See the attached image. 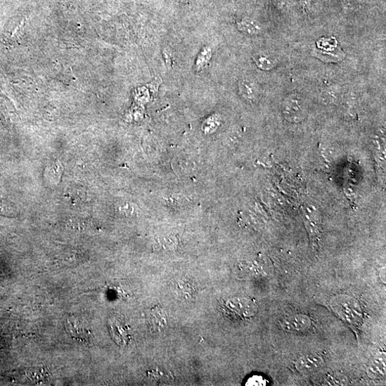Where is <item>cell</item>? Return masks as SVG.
I'll use <instances>...</instances> for the list:
<instances>
[{"mask_svg": "<svg viewBox=\"0 0 386 386\" xmlns=\"http://www.w3.org/2000/svg\"><path fill=\"white\" fill-rule=\"evenodd\" d=\"M165 202L169 206L178 207L184 202V198L177 194L169 195L164 198Z\"/></svg>", "mask_w": 386, "mask_h": 386, "instance_id": "4fadbf2b", "label": "cell"}, {"mask_svg": "<svg viewBox=\"0 0 386 386\" xmlns=\"http://www.w3.org/2000/svg\"><path fill=\"white\" fill-rule=\"evenodd\" d=\"M368 372L371 378H380L383 377L385 372V361L382 359L373 360L368 368Z\"/></svg>", "mask_w": 386, "mask_h": 386, "instance_id": "7c38bea8", "label": "cell"}, {"mask_svg": "<svg viewBox=\"0 0 386 386\" xmlns=\"http://www.w3.org/2000/svg\"><path fill=\"white\" fill-rule=\"evenodd\" d=\"M239 91L241 96L247 101H255L257 96V90L255 84L248 80L242 79L239 82Z\"/></svg>", "mask_w": 386, "mask_h": 386, "instance_id": "ba28073f", "label": "cell"}, {"mask_svg": "<svg viewBox=\"0 0 386 386\" xmlns=\"http://www.w3.org/2000/svg\"><path fill=\"white\" fill-rule=\"evenodd\" d=\"M148 323L151 330L155 333H160L165 331L167 319L165 311L158 307L153 308L148 318Z\"/></svg>", "mask_w": 386, "mask_h": 386, "instance_id": "5b68a950", "label": "cell"}, {"mask_svg": "<svg viewBox=\"0 0 386 386\" xmlns=\"http://www.w3.org/2000/svg\"><path fill=\"white\" fill-rule=\"evenodd\" d=\"M282 110L285 118L291 122L302 121L307 112L304 101L297 95H291L285 98Z\"/></svg>", "mask_w": 386, "mask_h": 386, "instance_id": "7a4b0ae2", "label": "cell"}, {"mask_svg": "<svg viewBox=\"0 0 386 386\" xmlns=\"http://www.w3.org/2000/svg\"><path fill=\"white\" fill-rule=\"evenodd\" d=\"M247 385H266V381L262 376H253L247 382Z\"/></svg>", "mask_w": 386, "mask_h": 386, "instance_id": "5bb4252c", "label": "cell"}, {"mask_svg": "<svg viewBox=\"0 0 386 386\" xmlns=\"http://www.w3.org/2000/svg\"><path fill=\"white\" fill-rule=\"evenodd\" d=\"M223 310L229 317L246 320L255 316L257 307L252 300L245 297H235L227 300Z\"/></svg>", "mask_w": 386, "mask_h": 386, "instance_id": "6da1fadb", "label": "cell"}, {"mask_svg": "<svg viewBox=\"0 0 386 386\" xmlns=\"http://www.w3.org/2000/svg\"><path fill=\"white\" fill-rule=\"evenodd\" d=\"M238 30L248 35H257L262 32V27L254 20L245 18L238 22Z\"/></svg>", "mask_w": 386, "mask_h": 386, "instance_id": "30bf717a", "label": "cell"}, {"mask_svg": "<svg viewBox=\"0 0 386 386\" xmlns=\"http://www.w3.org/2000/svg\"><path fill=\"white\" fill-rule=\"evenodd\" d=\"M65 328L70 335L77 340L84 343H89L91 341V332L78 324H75L70 319H67Z\"/></svg>", "mask_w": 386, "mask_h": 386, "instance_id": "8992f818", "label": "cell"}, {"mask_svg": "<svg viewBox=\"0 0 386 386\" xmlns=\"http://www.w3.org/2000/svg\"><path fill=\"white\" fill-rule=\"evenodd\" d=\"M115 207L119 214L127 218L136 217L139 212L137 205L128 201L119 202L116 204Z\"/></svg>", "mask_w": 386, "mask_h": 386, "instance_id": "9c48e42d", "label": "cell"}, {"mask_svg": "<svg viewBox=\"0 0 386 386\" xmlns=\"http://www.w3.org/2000/svg\"><path fill=\"white\" fill-rule=\"evenodd\" d=\"M110 333L112 340L120 347L128 345L131 339V328L119 319L108 321Z\"/></svg>", "mask_w": 386, "mask_h": 386, "instance_id": "3957f363", "label": "cell"}, {"mask_svg": "<svg viewBox=\"0 0 386 386\" xmlns=\"http://www.w3.org/2000/svg\"><path fill=\"white\" fill-rule=\"evenodd\" d=\"M256 65L263 70H271L276 65L275 59L265 53H257L253 57Z\"/></svg>", "mask_w": 386, "mask_h": 386, "instance_id": "8fae6325", "label": "cell"}, {"mask_svg": "<svg viewBox=\"0 0 386 386\" xmlns=\"http://www.w3.org/2000/svg\"><path fill=\"white\" fill-rule=\"evenodd\" d=\"M285 326L288 330L304 331L311 326V320L306 316H295L285 320Z\"/></svg>", "mask_w": 386, "mask_h": 386, "instance_id": "52a82bcc", "label": "cell"}, {"mask_svg": "<svg viewBox=\"0 0 386 386\" xmlns=\"http://www.w3.org/2000/svg\"><path fill=\"white\" fill-rule=\"evenodd\" d=\"M323 365V360L318 355H309L299 359L296 363L298 371L309 374L319 370Z\"/></svg>", "mask_w": 386, "mask_h": 386, "instance_id": "277c9868", "label": "cell"}]
</instances>
